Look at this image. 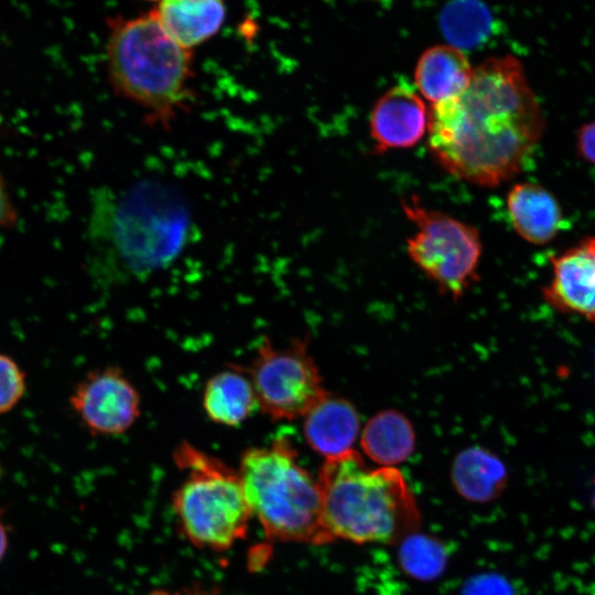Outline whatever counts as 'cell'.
Masks as SVG:
<instances>
[{
	"label": "cell",
	"instance_id": "cell-1",
	"mask_svg": "<svg viewBox=\"0 0 595 595\" xmlns=\"http://www.w3.org/2000/svg\"><path fill=\"white\" fill-rule=\"evenodd\" d=\"M543 130V115L520 61L489 57L473 68L462 94L432 105L428 148L452 176L494 187L521 170Z\"/></svg>",
	"mask_w": 595,
	"mask_h": 595
},
{
	"label": "cell",
	"instance_id": "cell-27",
	"mask_svg": "<svg viewBox=\"0 0 595 595\" xmlns=\"http://www.w3.org/2000/svg\"><path fill=\"white\" fill-rule=\"evenodd\" d=\"M1 472H2V468H1V465H0V475H1Z\"/></svg>",
	"mask_w": 595,
	"mask_h": 595
},
{
	"label": "cell",
	"instance_id": "cell-23",
	"mask_svg": "<svg viewBox=\"0 0 595 595\" xmlns=\"http://www.w3.org/2000/svg\"><path fill=\"white\" fill-rule=\"evenodd\" d=\"M576 145L580 155L595 165V120L578 129Z\"/></svg>",
	"mask_w": 595,
	"mask_h": 595
},
{
	"label": "cell",
	"instance_id": "cell-7",
	"mask_svg": "<svg viewBox=\"0 0 595 595\" xmlns=\"http://www.w3.org/2000/svg\"><path fill=\"white\" fill-rule=\"evenodd\" d=\"M405 217L416 230L407 239L412 262L453 299L464 295L478 280L482 241L478 230L441 210L425 207L412 195L401 201Z\"/></svg>",
	"mask_w": 595,
	"mask_h": 595
},
{
	"label": "cell",
	"instance_id": "cell-15",
	"mask_svg": "<svg viewBox=\"0 0 595 595\" xmlns=\"http://www.w3.org/2000/svg\"><path fill=\"white\" fill-rule=\"evenodd\" d=\"M473 68L463 51L451 44L425 50L414 69V83L432 105L462 94L468 86Z\"/></svg>",
	"mask_w": 595,
	"mask_h": 595
},
{
	"label": "cell",
	"instance_id": "cell-16",
	"mask_svg": "<svg viewBox=\"0 0 595 595\" xmlns=\"http://www.w3.org/2000/svg\"><path fill=\"white\" fill-rule=\"evenodd\" d=\"M167 33L192 50L213 37L224 23V0H161L154 10Z\"/></svg>",
	"mask_w": 595,
	"mask_h": 595
},
{
	"label": "cell",
	"instance_id": "cell-12",
	"mask_svg": "<svg viewBox=\"0 0 595 595\" xmlns=\"http://www.w3.org/2000/svg\"><path fill=\"white\" fill-rule=\"evenodd\" d=\"M303 418L305 441L325 459L353 451L360 423L359 415L350 402L327 394Z\"/></svg>",
	"mask_w": 595,
	"mask_h": 595
},
{
	"label": "cell",
	"instance_id": "cell-9",
	"mask_svg": "<svg viewBox=\"0 0 595 595\" xmlns=\"http://www.w3.org/2000/svg\"><path fill=\"white\" fill-rule=\"evenodd\" d=\"M68 402L83 426L93 435H121L141 415L140 392L117 366L88 371L74 387Z\"/></svg>",
	"mask_w": 595,
	"mask_h": 595
},
{
	"label": "cell",
	"instance_id": "cell-17",
	"mask_svg": "<svg viewBox=\"0 0 595 595\" xmlns=\"http://www.w3.org/2000/svg\"><path fill=\"white\" fill-rule=\"evenodd\" d=\"M452 480L464 498L486 502L497 498L505 489L507 469L494 453L474 446L455 457Z\"/></svg>",
	"mask_w": 595,
	"mask_h": 595
},
{
	"label": "cell",
	"instance_id": "cell-5",
	"mask_svg": "<svg viewBox=\"0 0 595 595\" xmlns=\"http://www.w3.org/2000/svg\"><path fill=\"white\" fill-rule=\"evenodd\" d=\"M237 469L251 515L269 538L327 542L318 482L298 462L286 437L246 448Z\"/></svg>",
	"mask_w": 595,
	"mask_h": 595
},
{
	"label": "cell",
	"instance_id": "cell-20",
	"mask_svg": "<svg viewBox=\"0 0 595 595\" xmlns=\"http://www.w3.org/2000/svg\"><path fill=\"white\" fill-rule=\"evenodd\" d=\"M402 567L413 577L429 580L445 567L446 552L436 540L422 534L405 537L400 547Z\"/></svg>",
	"mask_w": 595,
	"mask_h": 595
},
{
	"label": "cell",
	"instance_id": "cell-8",
	"mask_svg": "<svg viewBox=\"0 0 595 595\" xmlns=\"http://www.w3.org/2000/svg\"><path fill=\"white\" fill-rule=\"evenodd\" d=\"M247 370L258 408L273 421L304 416L328 394L306 344L299 339L283 347L263 339Z\"/></svg>",
	"mask_w": 595,
	"mask_h": 595
},
{
	"label": "cell",
	"instance_id": "cell-22",
	"mask_svg": "<svg viewBox=\"0 0 595 595\" xmlns=\"http://www.w3.org/2000/svg\"><path fill=\"white\" fill-rule=\"evenodd\" d=\"M462 595H512V589L504 577L485 574L470 580Z\"/></svg>",
	"mask_w": 595,
	"mask_h": 595
},
{
	"label": "cell",
	"instance_id": "cell-19",
	"mask_svg": "<svg viewBox=\"0 0 595 595\" xmlns=\"http://www.w3.org/2000/svg\"><path fill=\"white\" fill-rule=\"evenodd\" d=\"M488 12L475 0H455L443 10L441 28L451 45L473 47L488 33Z\"/></svg>",
	"mask_w": 595,
	"mask_h": 595
},
{
	"label": "cell",
	"instance_id": "cell-3",
	"mask_svg": "<svg viewBox=\"0 0 595 595\" xmlns=\"http://www.w3.org/2000/svg\"><path fill=\"white\" fill-rule=\"evenodd\" d=\"M106 55L113 90L141 108L147 120L169 126L187 109L193 53L167 33L154 10L111 20Z\"/></svg>",
	"mask_w": 595,
	"mask_h": 595
},
{
	"label": "cell",
	"instance_id": "cell-14",
	"mask_svg": "<svg viewBox=\"0 0 595 595\" xmlns=\"http://www.w3.org/2000/svg\"><path fill=\"white\" fill-rule=\"evenodd\" d=\"M507 209L517 234L530 244L545 245L562 228L563 214L558 199L538 184H516L508 193Z\"/></svg>",
	"mask_w": 595,
	"mask_h": 595
},
{
	"label": "cell",
	"instance_id": "cell-26",
	"mask_svg": "<svg viewBox=\"0 0 595 595\" xmlns=\"http://www.w3.org/2000/svg\"><path fill=\"white\" fill-rule=\"evenodd\" d=\"M152 595H209L205 592L196 591V592H185V593H166V592H160L154 593Z\"/></svg>",
	"mask_w": 595,
	"mask_h": 595
},
{
	"label": "cell",
	"instance_id": "cell-13",
	"mask_svg": "<svg viewBox=\"0 0 595 595\" xmlns=\"http://www.w3.org/2000/svg\"><path fill=\"white\" fill-rule=\"evenodd\" d=\"M202 407L209 421L221 426L247 421L258 408L247 367L232 364L213 374L204 385Z\"/></svg>",
	"mask_w": 595,
	"mask_h": 595
},
{
	"label": "cell",
	"instance_id": "cell-2",
	"mask_svg": "<svg viewBox=\"0 0 595 595\" xmlns=\"http://www.w3.org/2000/svg\"><path fill=\"white\" fill-rule=\"evenodd\" d=\"M192 216L181 193L144 180L95 197L93 241L105 260L130 275L144 277L170 266L190 240Z\"/></svg>",
	"mask_w": 595,
	"mask_h": 595
},
{
	"label": "cell",
	"instance_id": "cell-24",
	"mask_svg": "<svg viewBox=\"0 0 595 595\" xmlns=\"http://www.w3.org/2000/svg\"><path fill=\"white\" fill-rule=\"evenodd\" d=\"M18 218L7 183L0 172V230L12 227Z\"/></svg>",
	"mask_w": 595,
	"mask_h": 595
},
{
	"label": "cell",
	"instance_id": "cell-25",
	"mask_svg": "<svg viewBox=\"0 0 595 595\" xmlns=\"http://www.w3.org/2000/svg\"><path fill=\"white\" fill-rule=\"evenodd\" d=\"M8 548V531L4 522L2 521V510L0 509V561L6 554Z\"/></svg>",
	"mask_w": 595,
	"mask_h": 595
},
{
	"label": "cell",
	"instance_id": "cell-4",
	"mask_svg": "<svg viewBox=\"0 0 595 595\" xmlns=\"http://www.w3.org/2000/svg\"><path fill=\"white\" fill-rule=\"evenodd\" d=\"M326 541L390 542L418 524L412 493L394 467H369L349 451L325 459L317 478Z\"/></svg>",
	"mask_w": 595,
	"mask_h": 595
},
{
	"label": "cell",
	"instance_id": "cell-11",
	"mask_svg": "<svg viewBox=\"0 0 595 595\" xmlns=\"http://www.w3.org/2000/svg\"><path fill=\"white\" fill-rule=\"evenodd\" d=\"M430 112L415 89L400 83L376 101L369 120L378 153L415 145L429 130Z\"/></svg>",
	"mask_w": 595,
	"mask_h": 595
},
{
	"label": "cell",
	"instance_id": "cell-10",
	"mask_svg": "<svg viewBox=\"0 0 595 595\" xmlns=\"http://www.w3.org/2000/svg\"><path fill=\"white\" fill-rule=\"evenodd\" d=\"M552 279L542 289L544 300L562 313L595 322V236L551 258Z\"/></svg>",
	"mask_w": 595,
	"mask_h": 595
},
{
	"label": "cell",
	"instance_id": "cell-28",
	"mask_svg": "<svg viewBox=\"0 0 595 595\" xmlns=\"http://www.w3.org/2000/svg\"><path fill=\"white\" fill-rule=\"evenodd\" d=\"M148 1H154V0H148Z\"/></svg>",
	"mask_w": 595,
	"mask_h": 595
},
{
	"label": "cell",
	"instance_id": "cell-21",
	"mask_svg": "<svg viewBox=\"0 0 595 595\" xmlns=\"http://www.w3.org/2000/svg\"><path fill=\"white\" fill-rule=\"evenodd\" d=\"M26 375L9 355L0 353V414L10 412L24 397Z\"/></svg>",
	"mask_w": 595,
	"mask_h": 595
},
{
	"label": "cell",
	"instance_id": "cell-6",
	"mask_svg": "<svg viewBox=\"0 0 595 595\" xmlns=\"http://www.w3.org/2000/svg\"><path fill=\"white\" fill-rule=\"evenodd\" d=\"M173 459L184 478L172 505L184 536L196 547L229 549L245 538L252 517L237 468L182 441Z\"/></svg>",
	"mask_w": 595,
	"mask_h": 595
},
{
	"label": "cell",
	"instance_id": "cell-18",
	"mask_svg": "<svg viewBox=\"0 0 595 595\" xmlns=\"http://www.w3.org/2000/svg\"><path fill=\"white\" fill-rule=\"evenodd\" d=\"M364 453L372 462L393 467L413 452L415 434L408 418L397 410L376 413L360 435Z\"/></svg>",
	"mask_w": 595,
	"mask_h": 595
}]
</instances>
